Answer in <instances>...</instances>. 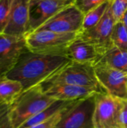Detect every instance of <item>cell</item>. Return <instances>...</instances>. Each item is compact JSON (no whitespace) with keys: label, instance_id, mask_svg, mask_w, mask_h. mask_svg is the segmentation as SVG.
<instances>
[{"label":"cell","instance_id":"cell-14","mask_svg":"<svg viewBox=\"0 0 127 128\" xmlns=\"http://www.w3.org/2000/svg\"><path fill=\"white\" fill-rule=\"evenodd\" d=\"M65 56L71 62L94 66L102 58V55L94 46L82 39L78 34L76 38L68 46Z\"/></svg>","mask_w":127,"mask_h":128},{"label":"cell","instance_id":"cell-2","mask_svg":"<svg viewBox=\"0 0 127 128\" xmlns=\"http://www.w3.org/2000/svg\"><path fill=\"white\" fill-rule=\"evenodd\" d=\"M55 100L45 94L40 84L23 91L10 106L13 128H19Z\"/></svg>","mask_w":127,"mask_h":128},{"label":"cell","instance_id":"cell-9","mask_svg":"<svg viewBox=\"0 0 127 128\" xmlns=\"http://www.w3.org/2000/svg\"><path fill=\"white\" fill-rule=\"evenodd\" d=\"M84 16L85 14L73 4L61 10L38 29L63 33H79L82 28Z\"/></svg>","mask_w":127,"mask_h":128},{"label":"cell","instance_id":"cell-16","mask_svg":"<svg viewBox=\"0 0 127 128\" xmlns=\"http://www.w3.org/2000/svg\"><path fill=\"white\" fill-rule=\"evenodd\" d=\"M97 64H104L127 73V51L113 46L102 56Z\"/></svg>","mask_w":127,"mask_h":128},{"label":"cell","instance_id":"cell-3","mask_svg":"<svg viewBox=\"0 0 127 128\" xmlns=\"http://www.w3.org/2000/svg\"><path fill=\"white\" fill-rule=\"evenodd\" d=\"M61 84L83 86L94 89L97 93H108L100 83L94 66L88 64L70 62L40 85L47 86Z\"/></svg>","mask_w":127,"mask_h":128},{"label":"cell","instance_id":"cell-24","mask_svg":"<svg viewBox=\"0 0 127 128\" xmlns=\"http://www.w3.org/2000/svg\"><path fill=\"white\" fill-rule=\"evenodd\" d=\"M76 102V101H75ZM74 102V103H75ZM73 103V104H74ZM72 105V104H71ZM70 105V106H71ZM68 106V107H69ZM68 107H67V108H65L64 110H61V111H60V112H57L56 114H55L52 117H51L50 118H49L48 120H46V121H45V122H42V123H40V124H36V125H34V126H32V127H30V128H55V127L56 126V124L59 122V121L61 119V117H62V116H63V114H64V112L66 111V110L68 108Z\"/></svg>","mask_w":127,"mask_h":128},{"label":"cell","instance_id":"cell-12","mask_svg":"<svg viewBox=\"0 0 127 128\" xmlns=\"http://www.w3.org/2000/svg\"><path fill=\"white\" fill-rule=\"evenodd\" d=\"M30 0H13L7 24L3 34L25 37L28 32Z\"/></svg>","mask_w":127,"mask_h":128},{"label":"cell","instance_id":"cell-23","mask_svg":"<svg viewBox=\"0 0 127 128\" xmlns=\"http://www.w3.org/2000/svg\"><path fill=\"white\" fill-rule=\"evenodd\" d=\"M106 0H75L74 4L84 14H87Z\"/></svg>","mask_w":127,"mask_h":128},{"label":"cell","instance_id":"cell-8","mask_svg":"<svg viewBox=\"0 0 127 128\" xmlns=\"http://www.w3.org/2000/svg\"><path fill=\"white\" fill-rule=\"evenodd\" d=\"M74 2L75 0H30L27 34L37 30L58 12Z\"/></svg>","mask_w":127,"mask_h":128},{"label":"cell","instance_id":"cell-18","mask_svg":"<svg viewBox=\"0 0 127 128\" xmlns=\"http://www.w3.org/2000/svg\"><path fill=\"white\" fill-rule=\"evenodd\" d=\"M112 0H106L102 4L85 14L83 20L82 30L91 28L95 25H97L106 14L109 7L112 4Z\"/></svg>","mask_w":127,"mask_h":128},{"label":"cell","instance_id":"cell-11","mask_svg":"<svg viewBox=\"0 0 127 128\" xmlns=\"http://www.w3.org/2000/svg\"><path fill=\"white\" fill-rule=\"evenodd\" d=\"M94 68L100 83L109 94L127 100V73L101 64Z\"/></svg>","mask_w":127,"mask_h":128},{"label":"cell","instance_id":"cell-1","mask_svg":"<svg viewBox=\"0 0 127 128\" xmlns=\"http://www.w3.org/2000/svg\"><path fill=\"white\" fill-rule=\"evenodd\" d=\"M70 62L65 56L39 54L27 50L6 76L19 81L25 91L41 84Z\"/></svg>","mask_w":127,"mask_h":128},{"label":"cell","instance_id":"cell-10","mask_svg":"<svg viewBox=\"0 0 127 128\" xmlns=\"http://www.w3.org/2000/svg\"><path fill=\"white\" fill-rule=\"evenodd\" d=\"M27 50L25 37L0 34V77L6 76Z\"/></svg>","mask_w":127,"mask_h":128},{"label":"cell","instance_id":"cell-25","mask_svg":"<svg viewBox=\"0 0 127 128\" xmlns=\"http://www.w3.org/2000/svg\"><path fill=\"white\" fill-rule=\"evenodd\" d=\"M118 128H127V100H121L118 115Z\"/></svg>","mask_w":127,"mask_h":128},{"label":"cell","instance_id":"cell-5","mask_svg":"<svg viewBox=\"0 0 127 128\" xmlns=\"http://www.w3.org/2000/svg\"><path fill=\"white\" fill-rule=\"evenodd\" d=\"M95 95L76 100L69 106L55 128H94Z\"/></svg>","mask_w":127,"mask_h":128},{"label":"cell","instance_id":"cell-17","mask_svg":"<svg viewBox=\"0 0 127 128\" xmlns=\"http://www.w3.org/2000/svg\"><path fill=\"white\" fill-rule=\"evenodd\" d=\"M75 101H63V100H55L53 104H52L49 106H48L44 110L41 111L40 112L37 113L27 122H25L19 128H28L32 127L34 125L42 123L51 117H52L57 112L64 110L65 108L68 107L71 104H73Z\"/></svg>","mask_w":127,"mask_h":128},{"label":"cell","instance_id":"cell-13","mask_svg":"<svg viewBox=\"0 0 127 128\" xmlns=\"http://www.w3.org/2000/svg\"><path fill=\"white\" fill-rule=\"evenodd\" d=\"M42 88L47 96L63 101L79 100L97 94L94 89L90 88L67 84L42 86Z\"/></svg>","mask_w":127,"mask_h":128},{"label":"cell","instance_id":"cell-15","mask_svg":"<svg viewBox=\"0 0 127 128\" xmlns=\"http://www.w3.org/2000/svg\"><path fill=\"white\" fill-rule=\"evenodd\" d=\"M23 92L22 85L7 76L0 77V102L11 105Z\"/></svg>","mask_w":127,"mask_h":128},{"label":"cell","instance_id":"cell-19","mask_svg":"<svg viewBox=\"0 0 127 128\" xmlns=\"http://www.w3.org/2000/svg\"><path fill=\"white\" fill-rule=\"evenodd\" d=\"M111 38L115 46L127 51V29L121 21L115 22Z\"/></svg>","mask_w":127,"mask_h":128},{"label":"cell","instance_id":"cell-22","mask_svg":"<svg viewBox=\"0 0 127 128\" xmlns=\"http://www.w3.org/2000/svg\"><path fill=\"white\" fill-rule=\"evenodd\" d=\"M112 12L116 20L120 21L127 10V0H112L111 4Z\"/></svg>","mask_w":127,"mask_h":128},{"label":"cell","instance_id":"cell-26","mask_svg":"<svg viewBox=\"0 0 127 128\" xmlns=\"http://www.w3.org/2000/svg\"><path fill=\"white\" fill-rule=\"evenodd\" d=\"M120 21H121L123 22V24L124 25V26L126 27V28L127 29V11L124 14V15L122 16Z\"/></svg>","mask_w":127,"mask_h":128},{"label":"cell","instance_id":"cell-21","mask_svg":"<svg viewBox=\"0 0 127 128\" xmlns=\"http://www.w3.org/2000/svg\"><path fill=\"white\" fill-rule=\"evenodd\" d=\"M0 128H13L10 118V105L0 102Z\"/></svg>","mask_w":127,"mask_h":128},{"label":"cell","instance_id":"cell-6","mask_svg":"<svg viewBox=\"0 0 127 128\" xmlns=\"http://www.w3.org/2000/svg\"><path fill=\"white\" fill-rule=\"evenodd\" d=\"M111 4L97 25L79 32V36L94 46L102 56L114 46L111 37L116 20L112 12Z\"/></svg>","mask_w":127,"mask_h":128},{"label":"cell","instance_id":"cell-20","mask_svg":"<svg viewBox=\"0 0 127 128\" xmlns=\"http://www.w3.org/2000/svg\"><path fill=\"white\" fill-rule=\"evenodd\" d=\"M13 0H0V34H3L8 22Z\"/></svg>","mask_w":127,"mask_h":128},{"label":"cell","instance_id":"cell-4","mask_svg":"<svg viewBox=\"0 0 127 128\" xmlns=\"http://www.w3.org/2000/svg\"><path fill=\"white\" fill-rule=\"evenodd\" d=\"M79 33L56 32L37 29L25 35L27 49L34 53L65 56L68 46Z\"/></svg>","mask_w":127,"mask_h":128},{"label":"cell","instance_id":"cell-7","mask_svg":"<svg viewBox=\"0 0 127 128\" xmlns=\"http://www.w3.org/2000/svg\"><path fill=\"white\" fill-rule=\"evenodd\" d=\"M121 99L109 93L95 95L94 128H118V115Z\"/></svg>","mask_w":127,"mask_h":128}]
</instances>
